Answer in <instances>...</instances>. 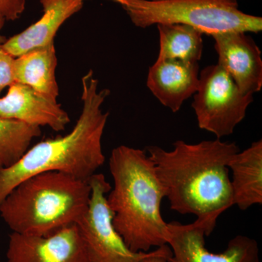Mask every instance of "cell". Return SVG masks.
Here are the masks:
<instances>
[{
    "label": "cell",
    "mask_w": 262,
    "mask_h": 262,
    "mask_svg": "<svg viewBox=\"0 0 262 262\" xmlns=\"http://www.w3.org/2000/svg\"><path fill=\"white\" fill-rule=\"evenodd\" d=\"M239 151L235 143L219 139L198 144L178 140L170 151L158 146L146 150L170 209L196 215L206 236L214 230L219 217L233 206L228 164Z\"/></svg>",
    "instance_id": "6da1fadb"
},
{
    "label": "cell",
    "mask_w": 262,
    "mask_h": 262,
    "mask_svg": "<svg viewBox=\"0 0 262 262\" xmlns=\"http://www.w3.org/2000/svg\"><path fill=\"white\" fill-rule=\"evenodd\" d=\"M110 94L107 89L98 90L93 70L82 77V111L73 129L29 147L13 165L0 166V205L18 184L37 174L59 171L89 179L96 173L105 162L102 137L108 113L102 105Z\"/></svg>",
    "instance_id": "7a4b0ae2"
},
{
    "label": "cell",
    "mask_w": 262,
    "mask_h": 262,
    "mask_svg": "<svg viewBox=\"0 0 262 262\" xmlns=\"http://www.w3.org/2000/svg\"><path fill=\"white\" fill-rule=\"evenodd\" d=\"M114 186L106 196L113 224L134 252L168 245V223L161 213L165 189L145 150L117 146L110 155Z\"/></svg>",
    "instance_id": "3957f363"
},
{
    "label": "cell",
    "mask_w": 262,
    "mask_h": 262,
    "mask_svg": "<svg viewBox=\"0 0 262 262\" xmlns=\"http://www.w3.org/2000/svg\"><path fill=\"white\" fill-rule=\"evenodd\" d=\"M91 195L90 179L46 172L18 184L0 205V216L15 233L49 235L77 225Z\"/></svg>",
    "instance_id": "277c9868"
},
{
    "label": "cell",
    "mask_w": 262,
    "mask_h": 262,
    "mask_svg": "<svg viewBox=\"0 0 262 262\" xmlns=\"http://www.w3.org/2000/svg\"><path fill=\"white\" fill-rule=\"evenodd\" d=\"M120 5L139 28L182 24L203 34L227 32L258 33L261 17L239 9L237 0H108Z\"/></svg>",
    "instance_id": "5b68a950"
},
{
    "label": "cell",
    "mask_w": 262,
    "mask_h": 262,
    "mask_svg": "<svg viewBox=\"0 0 262 262\" xmlns=\"http://www.w3.org/2000/svg\"><path fill=\"white\" fill-rule=\"evenodd\" d=\"M193 96L192 106L198 126L219 139L233 134L253 101V95L243 94L218 63L201 71Z\"/></svg>",
    "instance_id": "8992f818"
},
{
    "label": "cell",
    "mask_w": 262,
    "mask_h": 262,
    "mask_svg": "<svg viewBox=\"0 0 262 262\" xmlns=\"http://www.w3.org/2000/svg\"><path fill=\"white\" fill-rule=\"evenodd\" d=\"M89 208L77 224L83 242L88 262H140L149 252L131 251L113 224V213L106 201L112 186L102 173L90 178Z\"/></svg>",
    "instance_id": "52a82bcc"
},
{
    "label": "cell",
    "mask_w": 262,
    "mask_h": 262,
    "mask_svg": "<svg viewBox=\"0 0 262 262\" xmlns=\"http://www.w3.org/2000/svg\"><path fill=\"white\" fill-rule=\"evenodd\" d=\"M168 225L172 254L167 262H260L257 242L248 236H235L223 252L215 253L206 247V229L199 221L188 225L174 221Z\"/></svg>",
    "instance_id": "ba28073f"
},
{
    "label": "cell",
    "mask_w": 262,
    "mask_h": 262,
    "mask_svg": "<svg viewBox=\"0 0 262 262\" xmlns=\"http://www.w3.org/2000/svg\"><path fill=\"white\" fill-rule=\"evenodd\" d=\"M8 262H88L77 225L49 235L10 234Z\"/></svg>",
    "instance_id": "9c48e42d"
},
{
    "label": "cell",
    "mask_w": 262,
    "mask_h": 262,
    "mask_svg": "<svg viewBox=\"0 0 262 262\" xmlns=\"http://www.w3.org/2000/svg\"><path fill=\"white\" fill-rule=\"evenodd\" d=\"M218 63L244 94L253 95L262 89L261 52L247 32H227L211 36Z\"/></svg>",
    "instance_id": "30bf717a"
},
{
    "label": "cell",
    "mask_w": 262,
    "mask_h": 262,
    "mask_svg": "<svg viewBox=\"0 0 262 262\" xmlns=\"http://www.w3.org/2000/svg\"><path fill=\"white\" fill-rule=\"evenodd\" d=\"M0 118L48 127L56 132L64 130L70 122L68 113L61 104L17 82L9 86L5 96L0 97Z\"/></svg>",
    "instance_id": "8fae6325"
},
{
    "label": "cell",
    "mask_w": 262,
    "mask_h": 262,
    "mask_svg": "<svg viewBox=\"0 0 262 262\" xmlns=\"http://www.w3.org/2000/svg\"><path fill=\"white\" fill-rule=\"evenodd\" d=\"M199 63L179 60H158L149 67L148 89L165 107L177 113L195 94L199 84Z\"/></svg>",
    "instance_id": "7c38bea8"
},
{
    "label": "cell",
    "mask_w": 262,
    "mask_h": 262,
    "mask_svg": "<svg viewBox=\"0 0 262 262\" xmlns=\"http://www.w3.org/2000/svg\"><path fill=\"white\" fill-rule=\"evenodd\" d=\"M87 1L89 0H39L42 9L41 18L21 32L7 39L3 48L16 58L34 48L54 42L61 26L78 13Z\"/></svg>",
    "instance_id": "4fadbf2b"
},
{
    "label": "cell",
    "mask_w": 262,
    "mask_h": 262,
    "mask_svg": "<svg viewBox=\"0 0 262 262\" xmlns=\"http://www.w3.org/2000/svg\"><path fill=\"white\" fill-rule=\"evenodd\" d=\"M232 171L231 179L233 206L246 211L254 205L262 204V141L251 144L239 151L228 164Z\"/></svg>",
    "instance_id": "5bb4252c"
},
{
    "label": "cell",
    "mask_w": 262,
    "mask_h": 262,
    "mask_svg": "<svg viewBox=\"0 0 262 262\" xmlns=\"http://www.w3.org/2000/svg\"><path fill=\"white\" fill-rule=\"evenodd\" d=\"M57 64L55 42L34 48L15 58V82L29 86L56 102L59 96L56 77Z\"/></svg>",
    "instance_id": "9a60e30c"
},
{
    "label": "cell",
    "mask_w": 262,
    "mask_h": 262,
    "mask_svg": "<svg viewBox=\"0 0 262 262\" xmlns=\"http://www.w3.org/2000/svg\"><path fill=\"white\" fill-rule=\"evenodd\" d=\"M160 50L158 60H179L198 63L203 49L201 31L182 24L158 25Z\"/></svg>",
    "instance_id": "2e32d148"
},
{
    "label": "cell",
    "mask_w": 262,
    "mask_h": 262,
    "mask_svg": "<svg viewBox=\"0 0 262 262\" xmlns=\"http://www.w3.org/2000/svg\"><path fill=\"white\" fill-rule=\"evenodd\" d=\"M41 133V127L0 118V166L9 167L18 162Z\"/></svg>",
    "instance_id": "e0dca14e"
},
{
    "label": "cell",
    "mask_w": 262,
    "mask_h": 262,
    "mask_svg": "<svg viewBox=\"0 0 262 262\" xmlns=\"http://www.w3.org/2000/svg\"><path fill=\"white\" fill-rule=\"evenodd\" d=\"M6 39V37L0 34V97L3 91L15 82V58L3 48Z\"/></svg>",
    "instance_id": "ac0fdd59"
},
{
    "label": "cell",
    "mask_w": 262,
    "mask_h": 262,
    "mask_svg": "<svg viewBox=\"0 0 262 262\" xmlns=\"http://www.w3.org/2000/svg\"><path fill=\"white\" fill-rule=\"evenodd\" d=\"M27 0H0V13L5 20H17L26 9Z\"/></svg>",
    "instance_id": "d6986e66"
},
{
    "label": "cell",
    "mask_w": 262,
    "mask_h": 262,
    "mask_svg": "<svg viewBox=\"0 0 262 262\" xmlns=\"http://www.w3.org/2000/svg\"><path fill=\"white\" fill-rule=\"evenodd\" d=\"M172 252L168 245H164L156 250L150 251L146 257L143 258L140 262H167L171 256Z\"/></svg>",
    "instance_id": "ffe728a7"
},
{
    "label": "cell",
    "mask_w": 262,
    "mask_h": 262,
    "mask_svg": "<svg viewBox=\"0 0 262 262\" xmlns=\"http://www.w3.org/2000/svg\"><path fill=\"white\" fill-rule=\"evenodd\" d=\"M5 21H6V20H5L4 17L3 16V15L0 13V31H1L3 27H4Z\"/></svg>",
    "instance_id": "44dd1931"
}]
</instances>
